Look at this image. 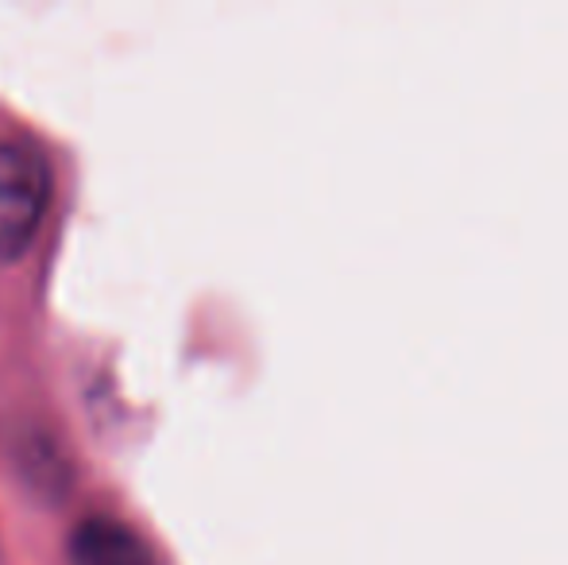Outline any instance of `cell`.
<instances>
[{
	"label": "cell",
	"mask_w": 568,
	"mask_h": 565,
	"mask_svg": "<svg viewBox=\"0 0 568 565\" xmlns=\"http://www.w3.org/2000/svg\"><path fill=\"white\" fill-rule=\"evenodd\" d=\"M51 202V167L31 143L0 140V260L31 249Z\"/></svg>",
	"instance_id": "6da1fadb"
},
{
	"label": "cell",
	"mask_w": 568,
	"mask_h": 565,
	"mask_svg": "<svg viewBox=\"0 0 568 565\" xmlns=\"http://www.w3.org/2000/svg\"><path fill=\"white\" fill-rule=\"evenodd\" d=\"M70 565H159L151 546L116 519H85L70 538Z\"/></svg>",
	"instance_id": "7a4b0ae2"
}]
</instances>
